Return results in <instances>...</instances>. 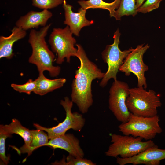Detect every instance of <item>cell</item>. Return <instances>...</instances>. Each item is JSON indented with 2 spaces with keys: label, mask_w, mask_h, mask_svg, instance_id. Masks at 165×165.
<instances>
[{
  "label": "cell",
  "mask_w": 165,
  "mask_h": 165,
  "mask_svg": "<svg viewBox=\"0 0 165 165\" xmlns=\"http://www.w3.org/2000/svg\"><path fill=\"white\" fill-rule=\"evenodd\" d=\"M76 57L80 61V66L75 71L72 82L71 100L76 104L79 111L85 114L88 112L93 102L92 82L96 79H102L105 73L102 72L95 63L90 60L80 45L76 44Z\"/></svg>",
  "instance_id": "6da1fadb"
},
{
  "label": "cell",
  "mask_w": 165,
  "mask_h": 165,
  "mask_svg": "<svg viewBox=\"0 0 165 165\" xmlns=\"http://www.w3.org/2000/svg\"><path fill=\"white\" fill-rule=\"evenodd\" d=\"M51 25V23L46 25L39 31L34 29L30 31L28 42L32 48V52L28 62L36 66L39 74L47 71L51 77H54L59 75L61 68L53 65L55 56L46 41V37Z\"/></svg>",
  "instance_id": "7a4b0ae2"
},
{
  "label": "cell",
  "mask_w": 165,
  "mask_h": 165,
  "mask_svg": "<svg viewBox=\"0 0 165 165\" xmlns=\"http://www.w3.org/2000/svg\"><path fill=\"white\" fill-rule=\"evenodd\" d=\"M126 105L133 114L143 117L157 115V108L162 105L159 97L152 90L147 91L143 87L130 88Z\"/></svg>",
  "instance_id": "3957f363"
},
{
  "label": "cell",
  "mask_w": 165,
  "mask_h": 165,
  "mask_svg": "<svg viewBox=\"0 0 165 165\" xmlns=\"http://www.w3.org/2000/svg\"><path fill=\"white\" fill-rule=\"evenodd\" d=\"M159 116L143 117L130 113L128 121L118 126L119 130L124 135L139 137L148 141L152 140L162 132Z\"/></svg>",
  "instance_id": "277c9868"
},
{
  "label": "cell",
  "mask_w": 165,
  "mask_h": 165,
  "mask_svg": "<svg viewBox=\"0 0 165 165\" xmlns=\"http://www.w3.org/2000/svg\"><path fill=\"white\" fill-rule=\"evenodd\" d=\"M143 138L131 135H122L116 134L111 135L112 144L105 152L106 156L116 158H128L135 156L147 148L155 145L152 140L145 141Z\"/></svg>",
  "instance_id": "5b68a950"
},
{
  "label": "cell",
  "mask_w": 165,
  "mask_h": 165,
  "mask_svg": "<svg viewBox=\"0 0 165 165\" xmlns=\"http://www.w3.org/2000/svg\"><path fill=\"white\" fill-rule=\"evenodd\" d=\"M68 26L64 28H54L48 40L52 51L57 55L56 60L58 64H62L66 59L70 63L72 57H76L77 49L74 47L75 38Z\"/></svg>",
  "instance_id": "8992f818"
},
{
  "label": "cell",
  "mask_w": 165,
  "mask_h": 165,
  "mask_svg": "<svg viewBox=\"0 0 165 165\" xmlns=\"http://www.w3.org/2000/svg\"><path fill=\"white\" fill-rule=\"evenodd\" d=\"M120 35L118 29L114 33L113 43L107 45L101 53L103 60L108 65V70L99 83L101 87L105 86L110 79H113L114 80L117 79V75L119 69L125 58L132 50V48L123 51L120 50L119 45Z\"/></svg>",
  "instance_id": "52a82bcc"
},
{
  "label": "cell",
  "mask_w": 165,
  "mask_h": 165,
  "mask_svg": "<svg viewBox=\"0 0 165 165\" xmlns=\"http://www.w3.org/2000/svg\"><path fill=\"white\" fill-rule=\"evenodd\" d=\"M73 103L67 97H65L64 100L61 101L60 104L66 112V117L62 122L57 125L47 128L38 124L34 123V126L36 129L46 132L49 140L65 134L70 129L77 131H80L85 124L86 120L82 114L77 112H72Z\"/></svg>",
  "instance_id": "ba28073f"
},
{
  "label": "cell",
  "mask_w": 165,
  "mask_h": 165,
  "mask_svg": "<svg viewBox=\"0 0 165 165\" xmlns=\"http://www.w3.org/2000/svg\"><path fill=\"white\" fill-rule=\"evenodd\" d=\"M138 45L136 48H132L131 51L124 60L119 71L124 73L127 76L133 73L138 78V87L147 88L145 72L148 70L149 68L143 61V55L150 47L147 44Z\"/></svg>",
  "instance_id": "9c48e42d"
},
{
  "label": "cell",
  "mask_w": 165,
  "mask_h": 165,
  "mask_svg": "<svg viewBox=\"0 0 165 165\" xmlns=\"http://www.w3.org/2000/svg\"><path fill=\"white\" fill-rule=\"evenodd\" d=\"M129 88L127 83L117 79L109 91V108L117 120L122 123L128 121L130 114L126 105Z\"/></svg>",
  "instance_id": "30bf717a"
},
{
  "label": "cell",
  "mask_w": 165,
  "mask_h": 165,
  "mask_svg": "<svg viewBox=\"0 0 165 165\" xmlns=\"http://www.w3.org/2000/svg\"><path fill=\"white\" fill-rule=\"evenodd\" d=\"M165 159V149H162L155 145L130 158L116 157V163L119 165L132 164L133 165H159L161 160Z\"/></svg>",
  "instance_id": "8fae6325"
},
{
  "label": "cell",
  "mask_w": 165,
  "mask_h": 165,
  "mask_svg": "<svg viewBox=\"0 0 165 165\" xmlns=\"http://www.w3.org/2000/svg\"><path fill=\"white\" fill-rule=\"evenodd\" d=\"M62 7L65 16L64 23L69 26L72 33L76 36H79V32L83 27L93 24V20L86 19V10L82 8L79 9L78 13H74L72 10V6L67 4L66 0H64Z\"/></svg>",
  "instance_id": "7c38bea8"
},
{
  "label": "cell",
  "mask_w": 165,
  "mask_h": 165,
  "mask_svg": "<svg viewBox=\"0 0 165 165\" xmlns=\"http://www.w3.org/2000/svg\"><path fill=\"white\" fill-rule=\"evenodd\" d=\"M46 146L53 149H64L74 157L83 158L84 153L80 145V141L73 134H65L50 140Z\"/></svg>",
  "instance_id": "4fadbf2b"
},
{
  "label": "cell",
  "mask_w": 165,
  "mask_h": 165,
  "mask_svg": "<svg viewBox=\"0 0 165 165\" xmlns=\"http://www.w3.org/2000/svg\"><path fill=\"white\" fill-rule=\"evenodd\" d=\"M52 15V13L47 9L41 11H30L19 18L15 23V26L26 31L37 29L40 26H46Z\"/></svg>",
  "instance_id": "5bb4252c"
},
{
  "label": "cell",
  "mask_w": 165,
  "mask_h": 165,
  "mask_svg": "<svg viewBox=\"0 0 165 165\" xmlns=\"http://www.w3.org/2000/svg\"><path fill=\"white\" fill-rule=\"evenodd\" d=\"M9 36L0 37V58L11 59L14 56L13 47L15 42L24 38L27 35L26 31L14 26Z\"/></svg>",
  "instance_id": "9a60e30c"
},
{
  "label": "cell",
  "mask_w": 165,
  "mask_h": 165,
  "mask_svg": "<svg viewBox=\"0 0 165 165\" xmlns=\"http://www.w3.org/2000/svg\"><path fill=\"white\" fill-rule=\"evenodd\" d=\"M0 127L11 135L15 134L20 136L24 140V144L20 148V152L23 153H27L28 156L31 154L30 145L32 136L30 130L23 126L15 118L12 119L9 124L0 125Z\"/></svg>",
  "instance_id": "2e32d148"
},
{
  "label": "cell",
  "mask_w": 165,
  "mask_h": 165,
  "mask_svg": "<svg viewBox=\"0 0 165 165\" xmlns=\"http://www.w3.org/2000/svg\"><path fill=\"white\" fill-rule=\"evenodd\" d=\"M35 80L36 87L34 93L40 96L61 88L66 82V79L64 78L48 79L44 76L43 73L39 74Z\"/></svg>",
  "instance_id": "e0dca14e"
},
{
  "label": "cell",
  "mask_w": 165,
  "mask_h": 165,
  "mask_svg": "<svg viewBox=\"0 0 165 165\" xmlns=\"http://www.w3.org/2000/svg\"><path fill=\"white\" fill-rule=\"evenodd\" d=\"M120 2V0H115L110 3L105 2L103 0H80L78 1L81 7L86 10L90 8L108 10L111 17H114L116 9L119 7Z\"/></svg>",
  "instance_id": "ac0fdd59"
},
{
  "label": "cell",
  "mask_w": 165,
  "mask_h": 165,
  "mask_svg": "<svg viewBox=\"0 0 165 165\" xmlns=\"http://www.w3.org/2000/svg\"><path fill=\"white\" fill-rule=\"evenodd\" d=\"M136 0H120L119 6L116 10L114 17L120 20L124 16H135L137 13L136 6Z\"/></svg>",
  "instance_id": "d6986e66"
},
{
  "label": "cell",
  "mask_w": 165,
  "mask_h": 165,
  "mask_svg": "<svg viewBox=\"0 0 165 165\" xmlns=\"http://www.w3.org/2000/svg\"><path fill=\"white\" fill-rule=\"evenodd\" d=\"M31 140L30 145V152H32L39 147L46 146L49 141L48 135L44 130L37 129L30 130Z\"/></svg>",
  "instance_id": "ffe728a7"
},
{
  "label": "cell",
  "mask_w": 165,
  "mask_h": 165,
  "mask_svg": "<svg viewBox=\"0 0 165 165\" xmlns=\"http://www.w3.org/2000/svg\"><path fill=\"white\" fill-rule=\"evenodd\" d=\"M64 158L59 161H56V165H95L96 163H94L90 160L82 157H77L69 154L66 158Z\"/></svg>",
  "instance_id": "44dd1931"
},
{
  "label": "cell",
  "mask_w": 165,
  "mask_h": 165,
  "mask_svg": "<svg viewBox=\"0 0 165 165\" xmlns=\"http://www.w3.org/2000/svg\"><path fill=\"white\" fill-rule=\"evenodd\" d=\"M12 135L0 127V158L5 165H7L10 160L9 157L6 154L5 141L7 138L11 137Z\"/></svg>",
  "instance_id": "7402d4cb"
},
{
  "label": "cell",
  "mask_w": 165,
  "mask_h": 165,
  "mask_svg": "<svg viewBox=\"0 0 165 165\" xmlns=\"http://www.w3.org/2000/svg\"><path fill=\"white\" fill-rule=\"evenodd\" d=\"M11 86L14 90L20 93H24L30 95L32 92H34L36 87L35 79L34 80L30 79L25 83L17 84L15 83L11 84Z\"/></svg>",
  "instance_id": "603a6c76"
},
{
  "label": "cell",
  "mask_w": 165,
  "mask_h": 165,
  "mask_svg": "<svg viewBox=\"0 0 165 165\" xmlns=\"http://www.w3.org/2000/svg\"><path fill=\"white\" fill-rule=\"evenodd\" d=\"M64 0H32V4L40 9L48 10L62 4Z\"/></svg>",
  "instance_id": "cb8c5ba5"
},
{
  "label": "cell",
  "mask_w": 165,
  "mask_h": 165,
  "mask_svg": "<svg viewBox=\"0 0 165 165\" xmlns=\"http://www.w3.org/2000/svg\"><path fill=\"white\" fill-rule=\"evenodd\" d=\"M163 0H146L137 9V13H145L157 9Z\"/></svg>",
  "instance_id": "d4e9b609"
},
{
  "label": "cell",
  "mask_w": 165,
  "mask_h": 165,
  "mask_svg": "<svg viewBox=\"0 0 165 165\" xmlns=\"http://www.w3.org/2000/svg\"><path fill=\"white\" fill-rule=\"evenodd\" d=\"M145 0H136V6L137 9L144 3Z\"/></svg>",
  "instance_id": "484cf974"
}]
</instances>
